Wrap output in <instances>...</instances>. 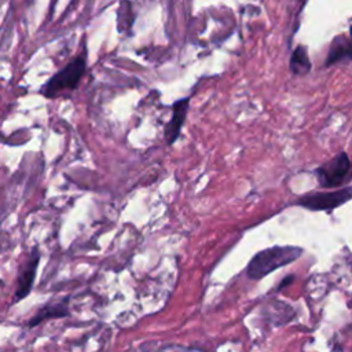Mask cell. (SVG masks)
Returning <instances> with one entry per match:
<instances>
[{"mask_svg": "<svg viewBox=\"0 0 352 352\" xmlns=\"http://www.w3.org/2000/svg\"><path fill=\"white\" fill-rule=\"evenodd\" d=\"M302 254V249L298 246H272L260 250L253 256L246 267V275L250 279H261L272 271L282 268Z\"/></svg>", "mask_w": 352, "mask_h": 352, "instance_id": "6da1fadb", "label": "cell"}, {"mask_svg": "<svg viewBox=\"0 0 352 352\" xmlns=\"http://www.w3.org/2000/svg\"><path fill=\"white\" fill-rule=\"evenodd\" d=\"M87 48L82 45V51L43 85L41 94L47 98H55L63 91L76 89L87 70Z\"/></svg>", "mask_w": 352, "mask_h": 352, "instance_id": "7a4b0ae2", "label": "cell"}, {"mask_svg": "<svg viewBox=\"0 0 352 352\" xmlns=\"http://www.w3.org/2000/svg\"><path fill=\"white\" fill-rule=\"evenodd\" d=\"M352 199V186H346L344 188L329 191V192H314L300 197L296 204L307 208L309 210L316 212H330L348 201Z\"/></svg>", "mask_w": 352, "mask_h": 352, "instance_id": "3957f363", "label": "cell"}, {"mask_svg": "<svg viewBox=\"0 0 352 352\" xmlns=\"http://www.w3.org/2000/svg\"><path fill=\"white\" fill-rule=\"evenodd\" d=\"M352 169V162L346 153H338L330 161L320 165L315 173L320 187H338Z\"/></svg>", "mask_w": 352, "mask_h": 352, "instance_id": "277c9868", "label": "cell"}, {"mask_svg": "<svg viewBox=\"0 0 352 352\" xmlns=\"http://www.w3.org/2000/svg\"><path fill=\"white\" fill-rule=\"evenodd\" d=\"M38 261H40V250L37 248H33L32 252L29 253L28 260L19 270V274L16 278V287L14 293V302L23 300L30 293L34 278H36Z\"/></svg>", "mask_w": 352, "mask_h": 352, "instance_id": "5b68a950", "label": "cell"}, {"mask_svg": "<svg viewBox=\"0 0 352 352\" xmlns=\"http://www.w3.org/2000/svg\"><path fill=\"white\" fill-rule=\"evenodd\" d=\"M188 104H190V98L179 99L172 104V116L164 129L165 140L168 144H173L179 139L182 126L184 125V121L187 117Z\"/></svg>", "mask_w": 352, "mask_h": 352, "instance_id": "8992f818", "label": "cell"}, {"mask_svg": "<svg viewBox=\"0 0 352 352\" xmlns=\"http://www.w3.org/2000/svg\"><path fill=\"white\" fill-rule=\"evenodd\" d=\"M67 301L69 298L66 297L62 301L58 302H48L45 305H43L28 322L29 327H34L38 326L41 322L47 320V319H55V318H65L69 315V307H67Z\"/></svg>", "mask_w": 352, "mask_h": 352, "instance_id": "52a82bcc", "label": "cell"}, {"mask_svg": "<svg viewBox=\"0 0 352 352\" xmlns=\"http://www.w3.org/2000/svg\"><path fill=\"white\" fill-rule=\"evenodd\" d=\"M345 59H352V41L345 36H337L331 41L324 65L330 66Z\"/></svg>", "mask_w": 352, "mask_h": 352, "instance_id": "ba28073f", "label": "cell"}, {"mask_svg": "<svg viewBox=\"0 0 352 352\" xmlns=\"http://www.w3.org/2000/svg\"><path fill=\"white\" fill-rule=\"evenodd\" d=\"M290 72L294 76H305L311 72V60L308 58L307 47L298 45L294 48L292 56H290Z\"/></svg>", "mask_w": 352, "mask_h": 352, "instance_id": "9c48e42d", "label": "cell"}, {"mask_svg": "<svg viewBox=\"0 0 352 352\" xmlns=\"http://www.w3.org/2000/svg\"><path fill=\"white\" fill-rule=\"evenodd\" d=\"M131 3H121L120 8H118V30L120 32H129L133 23V12L131 8Z\"/></svg>", "mask_w": 352, "mask_h": 352, "instance_id": "30bf717a", "label": "cell"}, {"mask_svg": "<svg viewBox=\"0 0 352 352\" xmlns=\"http://www.w3.org/2000/svg\"><path fill=\"white\" fill-rule=\"evenodd\" d=\"M292 280H293V276H289L287 279H283V282L280 283V286H279L278 289H282L285 285H287V283H289V282H292Z\"/></svg>", "mask_w": 352, "mask_h": 352, "instance_id": "8fae6325", "label": "cell"}, {"mask_svg": "<svg viewBox=\"0 0 352 352\" xmlns=\"http://www.w3.org/2000/svg\"><path fill=\"white\" fill-rule=\"evenodd\" d=\"M349 33H351V41H352V25H351V28H349Z\"/></svg>", "mask_w": 352, "mask_h": 352, "instance_id": "7c38bea8", "label": "cell"}]
</instances>
